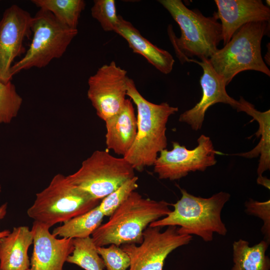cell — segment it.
<instances>
[{
    "instance_id": "cell-1",
    "label": "cell",
    "mask_w": 270,
    "mask_h": 270,
    "mask_svg": "<svg viewBox=\"0 0 270 270\" xmlns=\"http://www.w3.org/2000/svg\"><path fill=\"white\" fill-rule=\"evenodd\" d=\"M126 96L137 109V133L134 142L124 158L134 170L142 171L153 166L160 152L166 149V124L177 107L163 102L156 104L146 100L138 92L134 81L128 78Z\"/></svg>"
},
{
    "instance_id": "cell-2",
    "label": "cell",
    "mask_w": 270,
    "mask_h": 270,
    "mask_svg": "<svg viewBox=\"0 0 270 270\" xmlns=\"http://www.w3.org/2000/svg\"><path fill=\"white\" fill-rule=\"evenodd\" d=\"M178 24L180 36L178 38L168 26L169 38L182 63L194 56L208 59L218 50L222 40V28L216 12L205 16L198 10L187 8L181 0H159Z\"/></svg>"
},
{
    "instance_id": "cell-3",
    "label": "cell",
    "mask_w": 270,
    "mask_h": 270,
    "mask_svg": "<svg viewBox=\"0 0 270 270\" xmlns=\"http://www.w3.org/2000/svg\"><path fill=\"white\" fill-rule=\"evenodd\" d=\"M170 204L144 198L134 191L128 198L92 234L96 246L140 244L143 232L152 222L166 216Z\"/></svg>"
},
{
    "instance_id": "cell-4",
    "label": "cell",
    "mask_w": 270,
    "mask_h": 270,
    "mask_svg": "<svg viewBox=\"0 0 270 270\" xmlns=\"http://www.w3.org/2000/svg\"><path fill=\"white\" fill-rule=\"evenodd\" d=\"M182 196L170 204L174 210L150 226H179L181 234L196 235L204 242L212 240L214 233L226 236L228 230L221 218L222 210L230 195L220 192L208 198L196 196L180 188Z\"/></svg>"
},
{
    "instance_id": "cell-5",
    "label": "cell",
    "mask_w": 270,
    "mask_h": 270,
    "mask_svg": "<svg viewBox=\"0 0 270 270\" xmlns=\"http://www.w3.org/2000/svg\"><path fill=\"white\" fill-rule=\"evenodd\" d=\"M269 22H254L243 25L222 48L208 58L214 71L226 85L242 71L253 70L270 76L261 53L262 40L269 32Z\"/></svg>"
},
{
    "instance_id": "cell-6",
    "label": "cell",
    "mask_w": 270,
    "mask_h": 270,
    "mask_svg": "<svg viewBox=\"0 0 270 270\" xmlns=\"http://www.w3.org/2000/svg\"><path fill=\"white\" fill-rule=\"evenodd\" d=\"M100 201L74 184L68 176L58 174L46 188L36 194L27 214L50 228L88 212L98 206Z\"/></svg>"
},
{
    "instance_id": "cell-7",
    "label": "cell",
    "mask_w": 270,
    "mask_h": 270,
    "mask_svg": "<svg viewBox=\"0 0 270 270\" xmlns=\"http://www.w3.org/2000/svg\"><path fill=\"white\" fill-rule=\"evenodd\" d=\"M31 27V43L23 57L12 64V77L22 70L44 68L61 58L78 33V29L67 27L50 12L40 9L32 16Z\"/></svg>"
},
{
    "instance_id": "cell-8",
    "label": "cell",
    "mask_w": 270,
    "mask_h": 270,
    "mask_svg": "<svg viewBox=\"0 0 270 270\" xmlns=\"http://www.w3.org/2000/svg\"><path fill=\"white\" fill-rule=\"evenodd\" d=\"M134 170L124 157L116 158L107 150H97L68 177L74 184L100 200L136 176Z\"/></svg>"
},
{
    "instance_id": "cell-9",
    "label": "cell",
    "mask_w": 270,
    "mask_h": 270,
    "mask_svg": "<svg viewBox=\"0 0 270 270\" xmlns=\"http://www.w3.org/2000/svg\"><path fill=\"white\" fill-rule=\"evenodd\" d=\"M162 228L148 226L143 232V240L137 246L134 244L122 245V249L130 258L128 270H163L164 262L176 248L188 244L192 236L181 234L177 226Z\"/></svg>"
},
{
    "instance_id": "cell-10",
    "label": "cell",
    "mask_w": 270,
    "mask_h": 270,
    "mask_svg": "<svg viewBox=\"0 0 270 270\" xmlns=\"http://www.w3.org/2000/svg\"><path fill=\"white\" fill-rule=\"evenodd\" d=\"M198 146L187 149L178 142H172V149L162 150L154 164V172L158 178L174 180L187 176L190 172H204L217 161L213 143L209 136L202 134Z\"/></svg>"
},
{
    "instance_id": "cell-11",
    "label": "cell",
    "mask_w": 270,
    "mask_h": 270,
    "mask_svg": "<svg viewBox=\"0 0 270 270\" xmlns=\"http://www.w3.org/2000/svg\"><path fill=\"white\" fill-rule=\"evenodd\" d=\"M127 72L112 61L102 66L88 80V99L97 116L106 121L118 114L126 100Z\"/></svg>"
},
{
    "instance_id": "cell-12",
    "label": "cell",
    "mask_w": 270,
    "mask_h": 270,
    "mask_svg": "<svg viewBox=\"0 0 270 270\" xmlns=\"http://www.w3.org/2000/svg\"><path fill=\"white\" fill-rule=\"evenodd\" d=\"M32 18L16 4L4 12L0 20V81L4 83L12 79L10 68L14 59L26 52L24 42L32 36Z\"/></svg>"
},
{
    "instance_id": "cell-13",
    "label": "cell",
    "mask_w": 270,
    "mask_h": 270,
    "mask_svg": "<svg viewBox=\"0 0 270 270\" xmlns=\"http://www.w3.org/2000/svg\"><path fill=\"white\" fill-rule=\"evenodd\" d=\"M201 62L194 58L187 62H193L200 65L203 74L200 78L202 88V96L200 101L193 108L182 113L179 121L190 125L196 131L201 129L204 119L205 114L208 108L217 103L230 105L240 112L241 103L230 97L226 92L227 86L224 80L214 71L208 59L202 58Z\"/></svg>"
},
{
    "instance_id": "cell-14",
    "label": "cell",
    "mask_w": 270,
    "mask_h": 270,
    "mask_svg": "<svg viewBox=\"0 0 270 270\" xmlns=\"http://www.w3.org/2000/svg\"><path fill=\"white\" fill-rule=\"evenodd\" d=\"M50 228L34 221L31 230L34 248L30 262L32 270H63V266L74 249L73 239H58Z\"/></svg>"
},
{
    "instance_id": "cell-15",
    "label": "cell",
    "mask_w": 270,
    "mask_h": 270,
    "mask_svg": "<svg viewBox=\"0 0 270 270\" xmlns=\"http://www.w3.org/2000/svg\"><path fill=\"white\" fill-rule=\"evenodd\" d=\"M220 20L224 46L243 25L250 22H270V9L261 0H215Z\"/></svg>"
},
{
    "instance_id": "cell-16",
    "label": "cell",
    "mask_w": 270,
    "mask_h": 270,
    "mask_svg": "<svg viewBox=\"0 0 270 270\" xmlns=\"http://www.w3.org/2000/svg\"><path fill=\"white\" fill-rule=\"evenodd\" d=\"M105 122L108 150L123 157L132 146L137 133V120L133 104L126 98L121 110Z\"/></svg>"
},
{
    "instance_id": "cell-17",
    "label": "cell",
    "mask_w": 270,
    "mask_h": 270,
    "mask_svg": "<svg viewBox=\"0 0 270 270\" xmlns=\"http://www.w3.org/2000/svg\"><path fill=\"white\" fill-rule=\"evenodd\" d=\"M114 32L128 42L134 52L142 56L162 73L166 74L172 71L174 63L172 55L152 44L131 22L120 15Z\"/></svg>"
},
{
    "instance_id": "cell-18",
    "label": "cell",
    "mask_w": 270,
    "mask_h": 270,
    "mask_svg": "<svg viewBox=\"0 0 270 270\" xmlns=\"http://www.w3.org/2000/svg\"><path fill=\"white\" fill-rule=\"evenodd\" d=\"M33 234L27 226L14 227L0 239V270H26L30 260L28 254Z\"/></svg>"
},
{
    "instance_id": "cell-19",
    "label": "cell",
    "mask_w": 270,
    "mask_h": 270,
    "mask_svg": "<svg viewBox=\"0 0 270 270\" xmlns=\"http://www.w3.org/2000/svg\"><path fill=\"white\" fill-rule=\"evenodd\" d=\"M242 112L252 117L258 122L259 128L256 133L257 137L260 136L259 143L252 150L236 155L252 158L260 156L257 169L258 178L262 176V174L270 168V110L264 112L258 110L254 106L244 99L242 100Z\"/></svg>"
},
{
    "instance_id": "cell-20",
    "label": "cell",
    "mask_w": 270,
    "mask_h": 270,
    "mask_svg": "<svg viewBox=\"0 0 270 270\" xmlns=\"http://www.w3.org/2000/svg\"><path fill=\"white\" fill-rule=\"evenodd\" d=\"M270 243L264 240L252 246L244 240L232 244L234 265L231 270H270V260L266 252Z\"/></svg>"
},
{
    "instance_id": "cell-21",
    "label": "cell",
    "mask_w": 270,
    "mask_h": 270,
    "mask_svg": "<svg viewBox=\"0 0 270 270\" xmlns=\"http://www.w3.org/2000/svg\"><path fill=\"white\" fill-rule=\"evenodd\" d=\"M105 216L98 206L75 216L54 228L52 234L66 238H83L90 236L102 224Z\"/></svg>"
},
{
    "instance_id": "cell-22",
    "label": "cell",
    "mask_w": 270,
    "mask_h": 270,
    "mask_svg": "<svg viewBox=\"0 0 270 270\" xmlns=\"http://www.w3.org/2000/svg\"><path fill=\"white\" fill-rule=\"evenodd\" d=\"M40 9L50 12L59 22L72 29H78L81 13L86 6L84 0H32Z\"/></svg>"
},
{
    "instance_id": "cell-23",
    "label": "cell",
    "mask_w": 270,
    "mask_h": 270,
    "mask_svg": "<svg viewBox=\"0 0 270 270\" xmlns=\"http://www.w3.org/2000/svg\"><path fill=\"white\" fill-rule=\"evenodd\" d=\"M74 249L66 262L75 264L85 270H104V261L97 247L90 236L73 239Z\"/></svg>"
},
{
    "instance_id": "cell-24",
    "label": "cell",
    "mask_w": 270,
    "mask_h": 270,
    "mask_svg": "<svg viewBox=\"0 0 270 270\" xmlns=\"http://www.w3.org/2000/svg\"><path fill=\"white\" fill-rule=\"evenodd\" d=\"M22 102L12 82L0 81V124L10 123L18 116Z\"/></svg>"
},
{
    "instance_id": "cell-25",
    "label": "cell",
    "mask_w": 270,
    "mask_h": 270,
    "mask_svg": "<svg viewBox=\"0 0 270 270\" xmlns=\"http://www.w3.org/2000/svg\"><path fill=\"white\" fill-rule=\"evenodd\" d=\"M138 177L134 176L102 199L98 206L104 216H111L130 194L138 188Z\"/></svg>"
},
{
    "instance_id": "cell-26",
    "label": "cell",
    "mask_w": 270,
    "mask_h": 270,
    "mask_svg": "<svg viewBox=\"0 0 270 270\" xmlns=\"http://www.w3.org/2000/svg\"><path fill=\"white\" fill-rule=\"evenodd\" d=\"M91 15L106 32H114L118 22L116 2L114 0H94Z\"/></svg>"
},
{
    "instance_id": "cell-27",
    "label": "cell",
    "mask_w": 270,
    "mask_h": 270,
    "mask_svg": "<svg viewBox=\"0 0 270 270\" xmlns=\"http://www.w3.org/2000/svg\"><path fill=\"white\" fill-rule=\"evenodd\" d=\"M97 250L106 270H127L130 266L128 255L121 247L111 244L108 247H98Z\"/></svg>"
},
{
    "instance_id": "cell-28",
    "label": "cell",
    "mask_w": 270,
    "mask_h": 270,
    "mask_svg": "<svg viewBox=\"0 0 270 270\" xmlns=\"http://www.w3.org/2000/svg\"><path fill=\"white\" fill-rule=\"evenodd\" d=\"M246 212L260 218L264 222L262 232L264 240L270 243V200L260 202L250 199L245 203Z\"/></svg>"
},
{
    "instance_id": "cell-29",
    "label": "cell",
    "mask_w": 270,
    "mask_h": 270,
    "mask_svg": "<svg viewBox=\"0 0 270 270\" xmlns=\"http://www.w3.org/2000/svg\"><path fill=\"white\" fill-rule=\"evenodd\" d=\"M7 211V204L5 203L2 204L0 206V220H2L4 218L6 215ZM10 232L8 230H4L0 232V239L8 235Z\"/></svg>"
},
{
    "instance_id": "cell-30",
    "label": "cell",
    "mask_w": 270,
    "mask_h": 270,
    "mask_svg": "<svg viewBox=\"0 0 270 270\" xmlns=\"http://www.w3.org/2000/svg\"><path fill=\"white\" fill-rule=\"evenodd\" d=\"M257 182L258 184L262 185L266 188L270 189V180L266 177L262 176L260 178H258Z\"/></svg>"
},
{
    "instance_id": "cell-31",
    "label": "cell",
    "mask_w": 270,
    "mask_h": 270,
    "mask_svg": "<svg viewBox=\"0 0 270 270\" xmlns=\"http://www.w3.org/2000/svg\"><path fill=\"white\" fill-rule=\"evenodd\" d=\"M1 190H2V187H1V186L0 185V192H1Z\"/></svg>"
},
{
    "instance_id": "cell-32",
    "label": "cell",
    "mask_w": 270,
    "mask_h": 270,
    "mask_svg": "<svg viewBox=\"0 0 270 270\" xmlns=\"http://www.w3.org/2000/svg\"><path fill=\"white\" fill-rule=\"evenodd\" d=\"M32 270L30 268H28V270Z\"/></svg>"
},
{
    "instance_id": "cell-33",
    "label": "cell",
    "mask_w": 270,
    "mask_h": 270,
    "mask_svg": "<svg viewBox=\"0 0 270 270\" xmlns=\"http://www.w3.org/2000/svg\"></svg>"
}]
</instances>
